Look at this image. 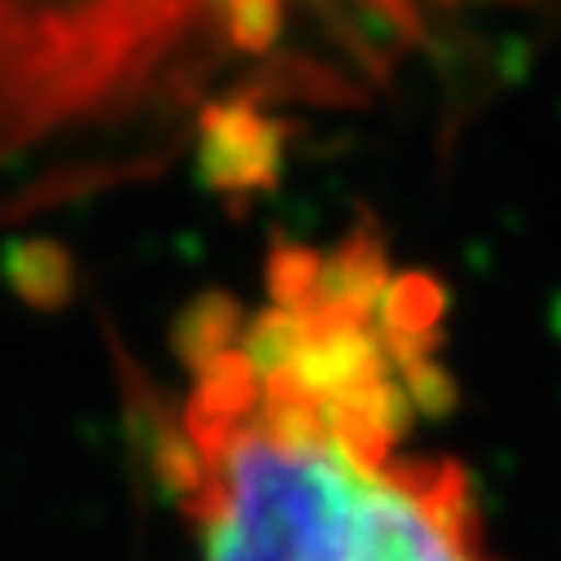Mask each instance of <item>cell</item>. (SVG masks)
Here are the masks:
<instances>
[{
    "label": "cell",
    "mask_w": 561,
    "mask_h": 561,
    "mask_svg": "<svg viewBox=\"0 0 561 561\" xmlns=\"http://www.w3.org/2000/svg\"><path fill=\"white\" fill-rule=\"evenodd\" d=\"M178 358L164 465L204 561H500L469 469L434 447L447 288L371 221L278 239L256 297L182 314Z\"/></svg>",
    "instance_id": "1"
},
{
    "label": "cell",
    "mask_w": 561,
    "mask_h": 561,
    "mask_svg": "<svg viewBox=\"0 0 561 561\" xmlns=\"http://www.w3.org/2000/svg\"><path fill=\"white\" fill-rule=\"evenodd\" d=\"M14 5H19V0H0V27H5V23H10V14H14Z\"/></svg>",
    "instance_id": "3"
},
{
    "label": "cell",
    "mask_w": 561,
    "mask_h": 561,
    "mask_svg": "<svg viewBox=\"0 0 561 561\" xmlns=\"http://www.w3.org/2000/svg\"><path fill=\"white\" fill-rule=\"evenodd\" d=\"M230 5H234V19H243V23H239L243 32H261V27L274 23V14H278V5H284V0H230ZM350 5L367 10L376 23L402 32V36H415L420 27H425V19H430L434 10H447L451 0H350Z\"/></svg>",
    "instance_id": "2"
},
{
    "label": "cell",
    "mask_w": 561,
    "mask_h": 561,
    "mask_svg": "<svg viewBox=\"0 0 561 561\" xmlns=\"http://www.w3.org/2000/svg\"><path fill=\"white\" fill-rule=\"evenodd\" d=\"M106 5H137V0H106Z\"/></svg>",
    "instance_id": "4"
}]
</instances>
